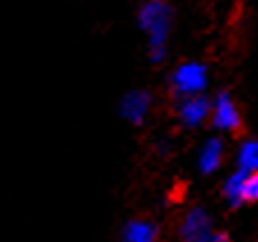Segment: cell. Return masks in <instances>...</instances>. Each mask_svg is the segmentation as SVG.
<instances>
[{
  "label": "cell",
  "instance_id": "obj_1",
  "mask_svg": "<svg viewBox=\"0 0 258 242\" xmlns=\"http://www.w3.org/2000/svg\"><path fill=\"white\" fill-rule=\"evenodd\" d=\"M137 25L146 34L149 44V59L160 64L167 59V44H169L171 25H174V7L169 0H146L137 12Z\"/></svg>",
  "mask_w": 258,
  "mask_h": 242
},
{
  "label": "cell",
  "instance_id": "obj_2",
  "mask_svg": "<svg viewBox=\"0 0 258 242\" xmlns=\"http://www.w3.org/2000/svg\"><path fill=\"white\" fill-rule=\"evenodd\" d=\"M210 83V71L204 62H183L171 71L169 76V87L176 98L180 96H197V94H206Z\"/></svg>",
  "mask_w": 258,
  "mask_h": 242
},
{
  "label": "cell",
  "instance_id": "obj_3",
  "mask_svg": "<svg viewBox=\"0 0 258 242\" xmlns=\"http://www.w3.org/2000/svg\"><path fill=\"white\" fill-rule=\"evenodd\" d=\"M210 124L219 133H233L242 126V114L231 92L222 89L215 94V98L210 101Z\"/></svg>",
  "mask_w": 258,
  "mask_h": 242
},
{
  "label": "cell",
  "instance_id": "obj_4",
  "mask_svg": "<svg viewBox=\"0 0 258 242\" xmlns=\"http://www.w3.org/2000/svg\"><path fill=\"white\" fill-rule=\"evenodd\" d=\"M215 233L213 215L204 206L190 208L178 224V237L183 242H208Z\"/></svg>",
  "mask_w": 258,
  "mask_h": 242
},
{
  "label": "cell",
  "instance_id": "obj_5",
  "mask_svg": "<svg viewBox=\"0 0 258 242\" xmlns=\"http://www.w3.org/2000/svg\"><path fill=\"white\" fill-rule=\"evenodd\" d=\"M176 116L183 128H199L210 121V98L206 94L180 96L176 103Z\"/></svg>",
  "mask_w": 258,
  "mask_h": 242
},
{
  "label": "cell",
  "instance_id": "obj_6",
  "mask_svg": "<svg viewBox=\"0 0 258 242\" xmlns=\"http://www.w3.org/2000/svg\"><path fill=\"white\" fill-rule=\"evenodd\" d=\"M153 107V96L146 89H131L119 101V114L133 126H142Z\"/></svg>",
  "mask_w": 258,
  "mask_h": 242
},
{
  "label": "cell",
  "instance_id": "obj_7",
  "mask_svg": "<svg viewBox=\"0 0 258 242\" xmlns=\"http://www.w3.org/2000/svg\"><path fill=\"white\" fill-rule=\"evenodd\" d=\"M224 142L219 137H208L204 144L199 146V153H197V169L204 176H210L222 167L224 162Z\"/></svg>",
  "mask_w": 258,
  "mask_h": 242
},
{
  "label": "cell",
  "instance_id": "obj_8",
  "mask_svg": "<svg viewBox=\"0 0 258 242\" xmlns=\"http://www.w3.org/2000/svg\"><path fill=\"white\" fill-rule=\"evenodd\" d=\"M121 242H158V226L151 219H128L121 228Z\"/></svg>",
  "mask_w": 258,
  "mask_h": 242
},
{
  "label": "cell",
  "instance_id": "obj_9",
  "mask_svg": "<svg viewBox=\"0 0 258 242\" xmlns=\"http://www.w3.org/2000/svg\"><path fill=\"white\" fill-rule=\"evenodd\" d=\"M235 167L240 171H258V137L240 142L235 151Z\"/></svg>",
  "mask_w": 258,
  "mask_h": 242
},
{
  "label": "cell",
  "instance_id": "obj_10",
  "mask_svg": "<svg viewBox=\"0 0 258 242\" xmlns=\"http://www.w3.org/2000/svg\"><path fill=\"white\" fill-rule=\"evenodd\" d=\"M242 185H244V171H240V169H235L233 174H229L224 178V183H222V194H224L226 204H229L231 208H240V206L244 204Z\"/></svg>",
  "mask_w": 258,
  "mask_h": 242
},
{
  "label": "cell",
  "instance_id": "obj_11",
  "mask_svg": "<svg viewBox=\"0 0 258 242\" xmlns=\"http://www.w3.org/2000/svg\"><path fill=\"white\" fill-rule=\"evenodd\" d=\"M242 199L244 204L258 201V171H244V185H242Z\"/></svg>",
  "mask_w": 258,
  "mask_h": 242
},
{
  "label": "cell",
  "instance_id": "obj_12",
  "mask_svg": "<svg viewBox=\"0 0 258 242\" xmlns=\"http://www.w3.org/2000/svg\"><path fill=\"white\" fill-rule=\"evenodd\" d=\"M208 242H229V235H226V233H217V231H215L213 237H210Z\"/></svg>",
  "mask_w": 258,
  "mask_h": 242
}]
</instances>
